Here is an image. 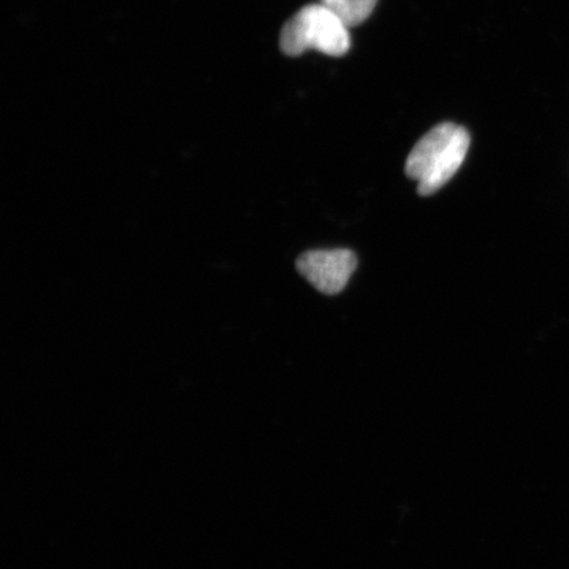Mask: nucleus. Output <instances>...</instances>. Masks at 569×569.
Returning a JSON list of instances; mask_svg holds the SVG:
<instances>
[{"instance_id": "obj_1", "label": "nucleus", "mask_w": 569, "mask_h": 569, "mask_svg": "<svg viewBox=\"0 0 569 569\" xmlns=\"http://www.w3.org/2000/svg\"><path fill=\"white\" fill-rule=\"evenodd\" d=\"M471 137L453 123L433 127L419 140L407 160L405 172L418 182L422 197L436 194L457 174L466 160Z\"/></svg>"}, {"instance_id": "obj_2", "label": "nucleus", "mask_w": 569, "mask_h": 569, "mask_svg": "<svg viewBox=\"0 0 569 569\" xmlns=\"http://www.w3.org/2000/svg\"><path fill=\"white\" fill-rule=\"evenodd\" d=\"M281 51L300 56L310 49L339 57L350 51L348 27L322 3L303 7L283 26L280 36Z\"/></svg>"}, {"instance_id": "obj_3", "label": "nucleus", "mask_w": 569, "mask_h": 569, "mask_svg": "<svg viewBox=\"0 0 569 569\" xmlns=\"http://www.w3.org/2000/svg\"><path fill=\"white\" fill-rule=\"evenodd\" d=\"M356 268L358 259L350 249L309 251L297 261L298 272L326 296L339 295L347 287Z\"/></svg>"}, {"instance_id": "obj_4", "label": "nucleus", "mask_w": 569, "mask_h": 569, "mask_svg": "<svg viewBox=\"0 0 569 569\" xmlns=\"http://www.w3.org/2000/svg\"><path fill=\"white\" fill-rule=\"evenodd\" d=\"M379 0H322V4L350 28L356 27L371 17Z\"/></svg>"}]
</instances>
